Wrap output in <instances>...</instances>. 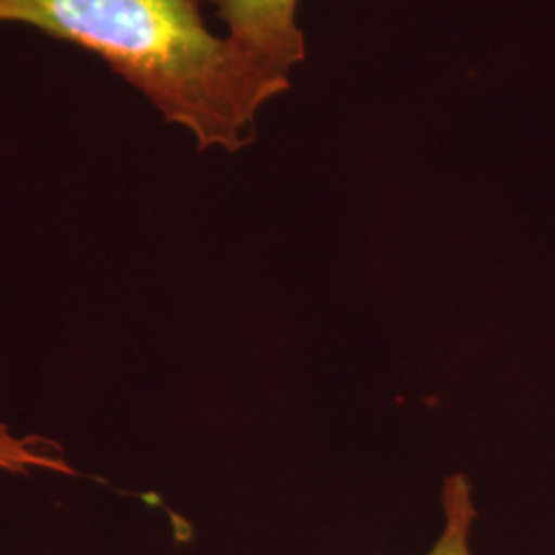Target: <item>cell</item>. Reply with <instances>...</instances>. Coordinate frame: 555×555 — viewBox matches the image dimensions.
<instances>
[{"instance_id": "6da1fadb", "label": "cell", "mask_w": 555, "mask_h": 555, "mask_svg": "<svg viewBox=\"0 0 555 555\" xmlns=\"http://www.w3.org/2000/svg\"><path fill=\"white\" fill-rule=\"evenodd\" d=\"M206 0H0V23H21L100 56L199 151L235 153L256 139L258 112L291 80L231 38L215 36Z\"/></svg>"}, {"instance_id": "3957f363", "label": "cell", "mask_w": 555, "mask_h": 555, "mask_svg": "<svg viewBox=\"0 0 555 555\" xmlns=\"http://www.w3.org/2000/svg\"><path fill=\"white\" fill-rule=\"evenodd\" d=\"M444 525L428 555H472V529L477 518L476 502L467 476L455 474L442 483Z\"/></svg>"}, {"instance_id": "7a4b0ae2", "label": "cell", "mask_w": 555, "mask_h": 555, "mask_svg": "<svg viewBox=\"0 0 555 555\" xmlns=\"http://www.w3.org/2000/svg\"><path fill=\"white\" fill-rule=\"evenodd\" d=\"M215 4L217 17L231 40L278 75L288 77L291 68L307 54L305 36L297 23L298 0H206Z\"/></svg>"}, {"instance_id": "277c9868", "label": "cell", "mask_w": 555, "mask_h": 555, "mask_svg": "<svg viewBox=\"0 0 555 555\" xmlns=\"http://www.w3.org/2000/svg\"><path fill=\"white\" fill-rule=\"evenodd\" d=\"M36 438L15 437L9 426L0 422V472H11V474H21L27 469H50L59 474H70L75 476L77 472L66 463L54 456L46 455L34 447Z\"/></svg>"}]
</instances>
